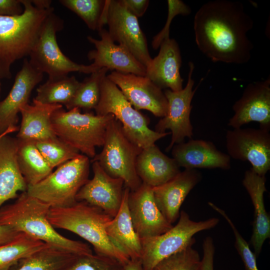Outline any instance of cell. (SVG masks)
<instances>
[{"instance_id": "6da1fadb", "label": "cell", "mask_w": 270, "mask_h": 270, "mask_svg": "<svg viewBox=\"0 0 270 270\" xmlns=\"http://www.w3.org/2000/svg\"><path fill=\"white\" fill-rule=\"evenodd\" d=\"M254 26L242 4L215 0L202 4L194 16L195 42L200 50L213 62L244 64L254 46L247 36Z\"/></svg>"}, {"instance_id": "7a4b0ae2", "label": "cell", "mask_w": 270, "mask_h": 270, "mask_svg": "<svg viewBox=\"0 0 270 270\" xmlns=\"http://www.w3.org/2000/svg\"><path fill=\"white\" fill-rule=\"evenodd\" d=\"M50 206L22 192L15 202L0 209V224L76 255L92 254L90 246L59 234L48 220Z\"/></svg>"}, {"instance_id": "3957f363", "label": "cell", "mask_w": 270, "mask_h": 270, "mask_svg": "<svg viewBox=\"0 0 270 270\" xmlns=\"http://www.w3.org/2000/svg\"><path fill=\"white\" fill-rule=\"evenodd\" d=\"M21 2L24 6L21 14L0 16V80L11 78L12 64L29 56L45 20L54 12L52 6L37 8L31 0Z\"/></svg>"}, {"instance_id": "277c9868", "label": "cell", "mask_w": 270, "mask_h": 270, "mask_svg": "<svg viewBox=\"0 0 270 270\" xmlns=\"http://www.w3.org/2000/svg\"><path fill=\"white\" fill-rule=\"evenodd\" d=\"M48 220L54 227L74 232L88 241L96 254L114 258L124 266L130 259L108 236L106 228L113 218L84 201L64 208H51Z\"/></svg>"}, {"instance_id": "5b68a950", "label": "cell", "mask_w": 270, "mask_h": 270, "mask_svg": "<svg viewBox=\"0 0 270 270\" xmlns=\"http://www.w3.org/2000/svg\"><path fill=\"white\" fill-rule=\"evenodd\" d=\"M114 118L112 114H82L78 108L67 111L62 108L53 112L51 122L58 138L92 159L96 155V148L103 146L107 126Z\"/></svg>"}, {"instance_id": "8992f818", "label": "cell", "mask_w": 270, "mask_h": 270, "mask_svg": "<svg viewBox=\"0 0 270 270\" xmlns=\"http://www.w3.org/2000/svg\"><path fill=\"white\" fill-rule=\"evenodd\" d=\"M106 76L100 82V99L94 108L96 115H114L121 124L126 135L142 148L154 144L157 140L170 134V132L161 133L150 128L148 118L134 108Z\"/></svg>"}, {"instance_id": "52a82bcc", "label": "cell", "mask_w": 270, "mask_h": 270, "mask_svg": "<svg viewBox=\"0 0 270 270\" xmlns=\"http://www.w3.org/2000/svg\"><path fill=\"white\" fill-rule=\"evenodd\" d=\"M90 158L80 154L58 166L38 183L28 186L27 193L51 208L71 206L77 201L76 196L88 180Z\"/></svg>"}, {"instance_id": "ba28073f", "label": "cell", "mask_w": 270, "mask_h": 270, "mask_svg": "<svg viewBox=\"0 0 270 270\" xmlns=\"http://www.w3.org/2000/svg\"><path fill=\"white\" fill-rule=\"evenodd\" d=\"M102 146L90 162H98L109 176L122 179L130 191L138 190L142 182L136 172V162L142 148L126 135L115 118L107 126Z\"/></svg>"}, {"instance_id": "9c48e42d", "label": "cell", "mask_w": 270, "mask_h": 270, "mask_svg": "<svg viewBox=\"0 0 270 270\" xmlns=\"http://www.w3.org/2000/svg\"><path fill=\"white\" fill-rule=\"evenodd\" d=\"M63 26L62 19L54 12L48 16L29 55L28 61L32 66L41 73L47 74L48 78L66 76L74 72L90 74L100 68L92 64H77L62 53L58 45L56 34Z\"/></svg>"}, {"instance_id": "30bf717a", "label": "cell", "mask_w": 270, "mask_h": 270, "mask_svg": "<svg viewBox=\"0 0 270 270\" xmlns=\"http://www.w3.org/2000/svg\"><path fill=\"white\" fill-rule=\"evenodd\" d=\"M176 226L164 233L140 238L142 246L140 261L144 270H152L160 260L174 254L196 242L194 235L216 226L219 219L212 218L196 222L184 210L180 214Z\"/></svg>"}, {"instance_id": "8fae6325", "label": "cell", "mask_w": 270, "mask_h": 270, "mask_svg": "<svg viewBox=\"0 0 270 270\" xmlns=\"http://www.w3.org/2000/svg\"><path fill=\"white\" fill-rule=\"evenodd\" d=\"M108 26L110 38L128 50L146 68L150 62L146 38L138 18L131 13L120 0H106L100 26Z\"/></svg>"}, {"instance_id": "7c38bea8", "label": "cell", "mask_w": 270, "mask_h": 270, "mask_svg": "<svg viewBox=\"0 0 270 270\" xmlns=\"http://www.w3.org/2000/svg\"><path fill=\"white\" fill-rule=\"evenodd\" d=\"M188 64L190 70L186 86L178 92L169 89L164 91L168 101L167 112L155 126L154 130L158 132H165L166 130H170L171 140L166 152L170 150L174 144L184 142L186 138L190 139L193 136L190 115L192 108V101L196 88H192L194 84L192 78L194 64L191 62Z\"/></svg>"}, {"instance_id": "4fadbf2b", "label": "cell", "mask_w": 270, "mask_h": 270, "mask_svg": "<svg viewBox=\"0 0 270 270\" xmlns=\"http://www.w3.org/2000/svg\"><path fill=\"white\" fill-rule=\"evenodd\" d=\"M226 148L231 158L248 161L251 169L260 176L270 170V130L238 128L226 133Z\"/></svg>"}, {"instance_id": "5bb4252c", "label": "cell", "mask_w": 270, "mask_h": 270, "mask_svg": "<svg viewBox=\"0 0 270 270\" xmlns=\"http://www.w3.org/2000/svg\"><path fill=\"white\" fill-rule=\"evenodd\" d=\"M106 76L136 110H147L160 118L166 114L168 101L164 92L146 76L116 71Z\"/></svg>"}, {"instance_id": "9a60e30c", "label": "cell", "mask_w": 270, "mask_h": 270, "mask_svg": "<svg viewBox=\"0 0 270 270\" xmlns=\"http://www.w3.org/2000/svg\"><path fill=\"white\" fill-rule=\"evenodd\" d=\"M128 207L134 230L140 238L162 234L170 230L169 223L158 208L152 187L142 183L134 191H130Z\"/></svg>"}, {"instance_id": "2e32d148", "label": "cell", "mask_w": 270, "mask_h": 270, "mask_svg": "<svg viewBox=\"0 0 270 270\" xmlns=\"http://www.w3.org/2000/svg\"><path fill=\"white\" fill-rule=\"evenodd\" d=\"M92 162L93 178L88 180L76 196L77 202L84 201L114 218L122 202L124 180L109 176L98 162Z\"/></svg>"}, {"instance_id": "e0dca14e", "label": "cell", "mask_w": 270, "mask_h": 270, "mask_svg": "<svg viewBox=\"0 0 270 270\" xmlns=\"http://www.w3.org/2000/svg\"><path fill=\"white\" fill-rule=\"evenodd\" d=\"M232 108L234 114L228 125L233 128L255 122L260 128L270 130V78L249 84Z\"/></svg>"}, {"instance_id": "ac0fdd59", "label": "cell", "mask_w": 270, "mask_h": 270, "mask_svg": "<svg viewBox=\"0 0 270 270\" xmlns=\"http://www.w3.org/2000/svg\"><path fill=\"white\" fill-rule=\"evenodd\" d=\"M44 74L34 68L24 58L8 96L0 101V136L10 128L18 127V114L28 104L31 93L43 78Z\"/></svg>"}, {"instance_id": "d6986e66", "label": "cell", "mask_w": 270, "mask_h": 270, "mask_svg": "<svg viewBox=\"0 0 270 270\" xmlns=\"http://www.w3.org/2000/svg\"><path fill=\"white\" fill-rule=\"evenodd\" d=\"M98 34L100 40L91 36L87 37L88 42L95 46V49L88 54V59L93 60L92 65L99 68H106L109 70L146 76V67L125 48L116 44L108 30L103 28L98 30Z\"/></svg>"}, {"instance_id": "ffe728a7", "label": "cell", "mask_w": 270, "mask_h": 270, "mask_svg": "<svg viewBox=\"0 0 270 270\" xmlns=\"http://www.w3.org/2000/svg\"><path fill=\"white\" fill-rule=\"evenodd\" d=\"M171 150L172 158L179 168L228 170L231 167L230 156L210 141L190 138L187 142L174 144Z\"/></svg>"}, {"instance_id": "44dd1931", "label": "cell", "mask_w": 270, "mask_h": 270, "mask_svg": "<svg viewBox=\"0 0 270 270\" xmlns=\"http://www.w3.org/2000/svg\"><path fill=\"white\" fill-rule=\"evenodd\" d=\"M202 178L196 169H184L166 182L152 188L156 203L169 223L172 224L178 218L182 204Z\"/></svg>"}, {"instance_id": "7402d4cb", "label": "cell", "mask_w": 270, "mask_h": 270, "mask_svg": "<svg viewBox=\"0 0 270 270\" xmlns=\"http://www.w3.org/2000/svg\"><path fill=\"white\" fill-rule=\"evenodd\" d=\"M158 54L146 66V76L162 88L182 90L184 80L180 76L182 56L178 44L173 38L164 40Z\"/></svg>"}, {"instance_id": "603a6c76", "label": "cell", "mask_w": 270, "mask_h": 270, "mask_svg": "<svg viewBox=\"0 0 270 270\" xmlns=\"http://www.w3.org/2000/svg\"><path fill=\"white\" fill-rule=\"evenodd\" d=\"M6 133L0 137V209L6 201L26 192L28 185L17 162L18 141Z\"/></svg>"}, {"instance_id": "cb8c5ba5", "label": "cell", "mask_w": 270, "mask_h": 270, "mask_svg": "<svg viewBox=\"0 0 270 270\" xmlns=\"http://www.w3.org/2000/svg\"><path fill=\"white\" fill-rule=\"evenodd\" d=\"M265 176H260L251 168L246 171L242 184L254 208L252 232L250 239L254 254L258 256L265 240L270 237V216L266 210L264 195L266 192Z\"/></svg>"}, {"instance_id": "d4e9b609", "label": "cell", "mask_w": 270, "mask_h": 270, "mask_svg": "<svg viewBox=\"0 0 270 270\" xmlns=\"http://www.w3.org/2000/svg\"><path fill=\"white\" fill-rule=\"evenodd\" d=\"M130 190L125 187L120 208L106 228L112 243L130 260H140L142 246L132 222L128 207Z\"/></svg>"}, {"instance_id": "484cf974", "label": "cell", "mask_w": 270, "mask_h": 270, "mask_svg": "<svg viewBox=\"0 0 270 270\" xmlns=\"http://www.w3.org/2000/svg\"><path fill=\"white\" fill-rule=\"evenodd\" d=\"M136 170L142 182L152 188L166 182L180 172L174 158L156 144L142 148L136 159Z\"/></svg>"}, {"instance_id": "4316f807", "label": "cell", "mask_w": 270, "mask_h": 270, "mask_svg": "<svg viewBox=\"0 0 270 270\" xmlns=\"http://www.w3.org/2000/svg\"><path fill=\"white\" fill-rule=\"evenodd\" d=\"M62 108V104H44L34 98L32 105L28 104L20 110L22 120L16 138L35 141L56 136L51 118L56 110Z\"/></svg>"}, {"instance_id": "83f0119b", "label": "cell", "mask_w": 270, "mask_h": 270, "mask_svg": "<svg viewBox=\"0 0 270 270\" xmlns=\"http://www.w3.org/2000/svg\"><path fill=\"white\" fill-rule=\"evenodd\" d=\"M17 140L16 158L20 170L28 186L35 184L48 176L53 169L33 140Z\"/></svg>"}, {"instance_id": "f1b7e54d", "label": "cell", "mask_w": 270, "mask_h": 270, "mask_svg": "<svg viewBox=\"0 0 270 270\" xmlns=\"http://www.w3.org/2000/svg\"><path fill=\"white\" fill-rule=\"evenodd\" d=\"M78 256L46 244L18 260L8 270H62Z\"/></svg>"}, {"instance_id": "f546056e", "label": "cell", "mask_w": 270, "mask_h": 270, "mask_svg": "<svg viewBox=\"0 0 270 270\" xmlns=\"http://www.w3.org/2000/svg\"><path fill=\"white\" fill-rule=\"evenodd\" d=\"M80 82L74 76L48 78L36 89L34 99L44 104L66 106L73 98Z\"/></svg>"}, {"instance_id": "4dcf8cb0", "label": "cell", "mask_w": 270, "mask_h": 270, "mask_svg": "<svg viewBox=\"0 0 270 270\" xmlns=\"http://www.w3.org/2000/svg\"><path fill=\"white\" fill-rule=\"evenodd\" d=\"M46 244L24 233L19 232L12 240L0 244V270H8L18 260Z\"/></svg>"}, {"instance_id": "1f68e13d", "label": "cell", "mask_w": 270, "mask_h": 270, "mask_svg": "<svg viewBox=\"0 0 270 270\" xmlns=\"http://www.w3.org/2000/svg\"><path fill=\"white\" fill-rule=\"evenodd\" d=\"M109 70L102 68L90 74L77 89L72 100L65 106L68 110L74 108L90 110L96 108L100 96V82Z\"/></svg>"}, {"instance_id": "d6a6232c", "label": "cell", "mask_w": 270, "mask_h": 270, "mask_svg": "<svg viewBox=\"0 0 270 270\" xmlns=\"http://www.w3.org/2000/svg\"><path fill=\"white\" fill-rule=\"evenodd\" d=\"M34 142L42 156L52 169L80 154L78 150L56 136Z\"/></svg>"}, {"instance_id": "836d02e7", "label": "cell", "mask_w": 270, "mask_h": 270, "mask_svg": "<svg viewBox=\"0 0 270 270\" xmlns=\"http://www.w3.org/2000/svg\"><path fill=\"white\" fill-rule=\"evenodd\" d=\"M60 2L76 14L92 30L102 29L100 21L106 0H60Z\"/></svg>"}, {"instance_id": "e575fe53", "label": "cell", "mask_w": 270, "mask_h": 270, "mask_svg": "<svg viewBox=\"0 0 270 270\" xmlns=\"http://www.w3.org/2000/svg\"><path fill=\"white\" fill-rule=\"evenodd\" d=\"M193 245L164 258L152 270H200L201 260Z\"/></svg>"}, {"instance_id": "d590c367", "label": "cell", "mask_w": 270, "mask_h": 270, "mask_svg": "<svg viewBox=\"0 0 270 270\" xmlns=\"http://www.w3.org/2000/svg\"><path fill=\"white\" fill-rule=\"evenodd\" d=\"M62 270H124L118 260L97 254L77 256Z\"/></svg>"}, {"instance_id": "8d00e7d4", "label": "cell", "mask_w": 270, "mask_h": 270, "mask_svg": "<svg viewBox=\"0 0 270 270\" xmlns=\"http://www.w3.org/2000/svg\"><path fill=\"white\" fill-rule=\"evenodd\" d=\"M208 204L221 214L230 226L234 234L236 248L243 262L246 270H258L256 265V256L225 211L212 202H208Z\"/></svg>"}, {"instance_id": "74e56055", "label": "cell", "mask_w": 270, "mask_h": 270, "mask_svg": "<svg viewBox=\"0 0 270 270\" xmlns=\"http://www.w3.org/2000/svg\"><path fill=\"white\" fill-rule=\"evenodd\" d=\"M168 18L163 28L156 35L152 41V46L157 50L165 40L170 38V27L173 18L177 15H188L191 12L190 8L180 0H168Z\"/></svg>"}, {"instance_id": "f35d334b", "label": "cell", "mask_w": 270, "mask_h": 270, "mask_svg": "<svg viewBox=\"0 0 270 270\" xmlns=\"http://www.w3.org/2000/svg\"><path fill=\"white\" fill-rule=\"evenodd\" d=\"M203 256L200 262V270H214V246L212 238L207 236L202 244Z\"/></svg>"}, {"instance_id": "ab89813d", "label": "cell", "mask_w": 270, "mask_h": 270, "mask_svg": "<svg viewBox=\"0 0 270 270\" xmlns=\"http://www.w3.org/2000/svg\"><path fill=\"white\" fill-rule=\"evenodd\" d=\"M23 12L21 0H0V16H18Z\"/></svg>"}, {"instance_id": "60d3db41", "label": "cell", "mask_w": 270, "mask_h": 270, "mask_svg": "<svg viewBox=\"0 0 270 270\" xmlns=\"http://www.w3.org/2000/svg\"><path fill=\"white\" fill-rule=\"evenodd\" d=\"M121 3L136 18L140 17L146 12L149 4L148 0H120Z\"/></svg>"}, {"instance_id": "b9f144b4", "label": "cell", "mask_w": 270, "mask_h": 270, "mask_svg": "<svg viewBox=\"0 0 270 270\" xmlns=\"http://www.w3.org/2000/svg\"><path fill=\"white\" fill-rule=\"evenodd\" d=\"M18 233L10 227L0 224V244L12 240Z\"/></svg>"}, {"instance_id": "7bdbcfd3", "label": "cell", "mask_w": 270, "mask_h": 270, "mask_svg": "<svg viewBox=\"0 0 270 270\" xmlns=\"http://www.w3.org/2000/svg\"><path fill=\"white\" fill-rule=\"evenodd\" d=\"M124 270H144L140 260H130L124 266Z\"/></svg>"}, {"instance_id": "ee69618b", "label": "cell", "mask_w": 270, "mask_h": 270, "mask_svg": "<svg viewBox=\"0 0 270 270\" xmlns=\"http://www.w3.org/2000/svg\"><path fill=\"white\" fill-rule=\"evenodd\" d=\"M32 4L37 8H48L51 6L52 1L50 0H31Z\"/></svg>"}, {"instance_id": "f6af8a7d", "label": "cell", "mask_w": 270, "mask_h": 270, "mask_svg": "<svg viewBox=\"0 0 270 270\" xmlns=\"http://www.w3.org/2000/svg\"><path fill=\"white\" fill-rule=\"evenodd\" d=\"M18 130V127H16V128H8L7 130L4 132L3 134H2V135L0 136V137L1 136H2L3 134H4L6 133H10V134H11V133H12L14 132H16Z\"/></svg>"}, {"instance_id": "bcb514c9", "label": "cell", "mask_w": 270, "mask_h": 270, "mask_svg": "<svg viewBox=\"0 0 270 270\" xmlns=\"http://www.w3.org/2000/svg\"><path fill=\"white\" fill-rule=\"evenodd\" d=\"M0 92H1V87H0Z\"/></svg>"}]
</instances>
